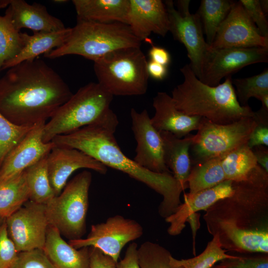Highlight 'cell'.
Listing matches in <instances>:
<instances>
[{"label": "cell", "mask_w": 268, "mask_h": 268, "mask_svg": "<svg viewBox=\"0 0 268 268\" xmlns=\"http://www.w3.org/2000/svg\"><path fill=\"white\" fill-rule=\"evenodd\" d=\"M259 100L262 102V107L266 110H268V92L264 94Z\"/></svg>", "instance_id": "46"}, {"label": "cell", "mask_w": 268, "mask_h": 268, "mask_svg": "<svg viewBox=\"0 0 268 268\" xmlns=\"http://www.w3.org/2000/svg\"><path fill=\"white\" fill-rule=\"evenodd\" d=\"M147 68L149 76L156 80H163L168 73V69L166 66L151 60L147 62Z\"/></svg>", "instance_id": "44"}, {"label": "cell", "mask_w": 268, "mask_h": 268, "mask_svg": "<svg viewBox=\"0 0 268 268\" xmlns=\"http://www.w3.org/2000/svg\"><path fill=\"white\" fill-rule=\"evenodd\" d=\"M46 122L34 125L25 136L7 154L0 167V183L24 171L47 155L56 145L43 140Z\"/></svg>", "instance_id": "16"}, {"label": "cell", "mask_w": 268, "mask_h": 268, "mask_svg": "<svg viewBox=\"0 0 268 268\" xmlns=\"http://www.w3.org/2000/svg\"><path fill=\"white\" fill-rule=\"evenodd\" d=\"M147 62L140 47L113 51L94 62L98 83L113 96L141 95L148 86Z\"/></svg>", "instance_id": "7"}, {"label": "cell", "mask_w": 268, "mask_h": 268, "mask_svg": "<svg viewBox=\"0 0 268 268\" xmlns=\"http://www.w3.org/2000/svg\"><path fill=\"white\" fill-rule=\"evenodd\" d=\"M256 122L257 125L247 143L251 149L258 145H268V123Z\"/></svg>", "instance_id": "41"}, {"label": "cell", "mask_w": 268, "mask_h": 268, "mask_svg": "<svg viewBox=\"0 0 268 268\" xmlns=\"http://www.w3.org/2000/svg\"><path fill=\"white\" fill-rule=\"evenodd\" d=\"M67 1V0H54V2H57V3H65V2H66Z\"/></svg>", "instance_id": "48"}, {"label": "cell", "mask_w": 268, "mask_h": 268, "mask_svg": "<svg viewBox=\"0 0 268 268\" xmlns=\"http://www.w3.org/2000/svg\"><path fill=\"white\" fill-rule=\"evenodd\" d=\"M48 171L51 185L56 196L67 184L76 170L86 168L105 174L107 167L84 152L75 148L55 145L47 156Z\"/></svg>", "instance_id": "17"}, {"label": "cell", "mask_w": 268, "mask_h": 268, "mask_svg": "<svg viewBox=\"0 0 268 268\" xmlns=\"http://www.w3.org/2000/svg\"><path fill=\"white\" fill-rule=\"evenodd\" d=\"M171 253L156 243L146 241L138 248L139 264L141 268H183L170 264Z\"/></svg>", "instance_id": "34"}, {"label": "cell", "mask_w": 268, "mask_h": 268, "mask_svg": "<svg viewBox=\"0 0 268 268\" xmlns=\"http://www.w3.org/2000/svg\"><path fill=\"white\" fill-rule=\"evenodd\" d=\"M127 24L141 42L151 33L164 37L169 31V21L161 0H130Z\"/></svg>", "instance_id": "18"}, {"label": "cell", "mask_w": 268, "mask_h": 268, "mask_svg": "<svg viewBox=\"0 0 268 268\" xmlns=\"http://www.w3.org/2000/svg\"><path fill=\"white\" fill-rule=\"evenodd\" d=\"M252 150L258 164L268 172V148L265 145H258L252 148Z\"/></svg>", "instance_id": "45"}, {"label": "cell", "mask_w": 268, "mask_h": 268, "mask_svg": "<svg viewBox=\"0 0 268 268\" xmlns=\"http://www.w3.org/2000/svg\"><path fill=\"white\" fill-rule=\"evenodd\" d=\"M34 126L16 125L0 112V167L9 152L25 136Z\"/></svg>", "instance_id": "35"}, {"label": "cell", "mask_w": 268, "mask_h": 268, "mask_svg": "<svg viewBox=\"0 0 268 268\" xmlns=\"http://www.w3.org/2000/svg\"><path fill=\"white\" fill-rule=\"evenodd\" d=\"M10 268H56L42 249H34L18 253Z\"/></svg>", "instance_id": "37"}, {"label": "cell", "mask_w": 268, "mask_h": 268, "mask_svg": "<svg viewBox=\"0 0 268 268\" xmlns=\"http://www.w3.org/2000/svg\"><path fill=\"white\" fill-rule=\"evenodd\" d=\"M256 125L254 116L227 124L214 123L202 118L189 149L191 166L211 158L224 156L247 144Z\"/></svg>", "instance_id": "9"}, {"label": "cell", "mask_w": 268, "mask_h": 268, "mask_svg": "<svg viewBox=\"0 0 268 268\" xmlns=\"http://www.w3.org/2000/svg\"><path fill=\"white\" fill-rule=\"evenodd\" d=\"M223 157L211 158L191 166L187 181L189 195L212 188L226 180L221 166Z\"/></svg>", "instance_id": "27"}, {"label": "cell", "mask_w": 268, "mask_h": 268, "mask_svg": "<svg viewBox=\"0 0 268 268\" xmlns=\"http://www.w3.org/2000/svg\"><path fill=\"white\" fill-rule=\"evenodd\" d=\"M150 60L167 67L171 62V56L168 51L164 48L152 45L148 52Z\"/></svg>", "instance_id": "43"}, {"label": "cell", "mask_w": 268, "mask_h": 268, "mask_svg": "<svg viewBox=\"0 0 268 268\" xmlns=\"http://www.w3.org/2000/svg\"><path fill=\"white\" fill-rule=\"evenodd\" d=\"M250 17L261 34L268 38V21L263 12L259 0H240Z\"/></svg>", "instance_id": "39"}, {"label": "cell", "mask_w": 268, "mask_h": 268, "mask_svg": "<svg viewBox=\"0 0 268 268\" xmlns=\"http://www.w3.org/2000/svg\"><path fill=\"white\" fill-rule=\"evenodd\" d=\"M142 234V227L136 221L116 215L105 222L92 225L86 238L69 240L68 243L77 249L96 248L117 263L124 247Z\"/></svg>", "instance_id": "12"}, {"label": "cell", "mask_w": 268, "mask_h": 268, "mask_svg": "<svg viewBox=\"0 0 268 268\" xmlns=\"http://www.w3.org/2000/svg\"><path fill=\"white\" fill-rule=\"evenodd\" d=\"M25 170L0 183V216L6 218L29 200Z\"/></svg>", "instance_id": "26"}, {"label": "cell", "mask_w": 268, "mask_h": 268, "mask_svg": "<svg viewBox=\"0 0 268 268\" xmlns=\"http://www.w3.org/2000/svg\"><path fill=\"white\" fill-rule=\"evenodd\" d=\"M43 250L56 268H90L89 247L74 248L62 238L56 227L50 224Z\"/></svg>", "instance_id": "22"}, {"label": "cell", "mask_w": 268, "mask_h": 268, "mask_svg": "<svg viewBox=\"0 0 268 268\" xmlns=\"http://www.w3.org/2000/svg\"><path fill=\"white\" fill-rule=\"evenodd\" d=\"M6 70L0 77V112L16 125L46 122L73 94L42 60L25 61Z\"/></svg>", "instance_id": "2"}, {"label": "cell", "mask_w": 268, "mask_h": 268, "mask_svg": "<svg viewBox=\"0 0 268 268\" xmlns=\"http://www.w3.org/2000/svg\"><path fill=\"white\" fill-rule=\"evenodd\" d=\"M22 33L13 26L7 8L0 15V74L4 63L16 56L24 46Z\"/></svg>", "instance_id": "31"}, {"label": "cell", "mask_w": 268, "mask_h": 268, "mask_svg": "<svg viewBox=\"0 0 268 268\" xmlns=\"http://www.w3.org/2000/svg\"><path fill=\"white\" fill-rule=\"evenodd\" d=\"M233 181L226 180L215 186L193 195H184V202L176 211L165 218L170 223L168 232L171 235L180 234L188 219L200 210H205L217 201L231 196L233 192Z\"/></svg>", "instance_id": "19"}, {"label": "cell", "mask_w": 268, "mask_h": 268, "mask_svg": "<svg viewBox=\"0 0 268 268\" xmlns=\"http://www.w3.org/2000/svg\"><path fill=\"white\" fill-rule=\"evenodd\" d=\"M141 41L130 27L120 22L102 23L77 19L75 26L62 46L44 54L49 59L77 55L95 62L117 50L140 47Z\"/></svg>", "instance_id": "6"}, {"label": "cell", "mask_w": 268, "mask_h": 268, "mask_svg": "<svg viewBox=\"0 0 268 268\" xmlns=\"http://www.w3.org/2000/svg\"><path fill=\"white\" fill-rule=\"evenodd\" d=\"M235 1L231 0H202L197 11L205 35L206 42L210 46L223 21Z\"/></svg>", "instance_id": "29"}, {"label": "cell", "mask_w": 268, "mask_h": 268, "mask_svg": "<svg viewBox=\"0 0 268 268\" xmlns=\"http://www.w3.org/2000/svg\"><path fill=\"white\" fill-rule=\"evenodd\" d=\"M163 143L164 162L183 190L188 188L191 169L189 154L193 134L179 138L171 133L159 131Z\"/></svg>", "instance_id": "23"}, {"label": "cell", "mask_w": 268, "mask_h": 268, "mask_svg": "<svg viewBox=\"0 0 268 268\" xmlns=\"http://www.w3.org/2000/svg\"><path fill=\"white\" fill-rule=\"evenodd\" d=\"M132 131L136 141L134 160L140 166L157 173L171 171L163 159V143L160 132L152 125L147 111L131 110Z\"/></svg>", "instance_id": "15"}, {"label": "cell", "mask_w": 268, "mask_h": 268, "mask_svg": "<svg viewBox=\"0 0 268 268\" xmlns=\"http://www.w3.org/2000/svg\"><path fill=\"white\" fill-rule=\"evenodd\" d=\"M210 46L213 49L268 48V38L261 34L240 1H235Z\"/></svg>", "instance_id": "14"}, {"label": "cell", "mask_w": 268, "mask_h": 268, "mask_svg": "<svg viewBox=\"0 0 268 268\" xmlns=\"http://www.w3.org/2000/svg\"><path fill=\"white\" fill-rule=\"evenodd\" d=\"M261 7L266 15H267L268 12V1L267 0H260Z\"/></svg>", "instance_id": "47"}, {"label": "cell", "mask_w": 268, "mask_h": 268, "mask_svg": "<svg viewBox=\"0 0 268 268\" xmlns=\"http://www.w3.org/2000/svg\"><path fill=\"white\" fill-rule=\"evenodd\" d=\"M232 83L235 86L239 103L242 106L248 105L251 97L259 100L264 94L268 92V69L251 77L232 79Z\"/></svg>", "instance_id": "33"}, {"label": "cell", "mask_w": 268, "mask_h": 268, "mask_svg": "<svg viewBox=\"0 0 268 268\" xmlns=\"http://www.w3.org/2000/svg\"><path fill=\"white\" fill-rule=\"evenodd\" d=\"M249 254L223 259L210 268H268V254Z\"/></svg>", "instance_id": "36"}, {"label": "cell", "mask_w": 268, "mask_h": 268, "mask_svg": "<svg viewBox=\"0 0 268 268\" xmlns=\"http://www.w3.org/2000/svg\"><path fill=\"white\" fill-rule=\"evenodd\" d=\"M71 28L54 32H39L29 35L22 33L24 46L14 58L4 63L2 70L7 69L22 62L33 60L42 54H46L63 46L68 39Z\"/></svg>", "instance_id": "25"}, {"label": "cell", "mask_w": 268, "mask_h": 268, "mask_svg": "<svg viewBox=\"0 0 268 268\" xmlns=\"http://www.w3.org/2000/svg\"><path fill=\"white\" fill-rule=\"evenodd\" d=\"M77 19L127 24L130 0H73Z\"/></svg>", "instance_id": "24"}, {"label": "cell", "mask_w": 268, "mask_h": 268, "mask_svg": "<svg viewBox=\"0 0 268 268\" xmlns=\"http://www.w3.org/2000/svg\"><path fill=\"white\" fill-rule=\"evenodd\" d=\"M2 3L3 8L7 6L11 22L18 31L26 28L34 33L50 32L66 28L60 19L51 15L40 3L29 4L23 0H2Z\"/></svg>", "instance_id": "21"}, {"label": "cell", "mask_w": 268, "mask_h": 268, "mask_svg": "<svg viewBox=\"0 0 268 268\" xmlns=\"http://www.w3.org/2000/svg\"><path fill=\"white\" fill-rule=\"evenodd\" d=\"M116 268H141L138 261V246L133 242L128 247L124 258L117 262Z\"/></svg>", "instance_id": "42"}, {"label": "cell", "mask_w": 268, "mask_h": 268, "mask_svg": "<svg viewBox=\"0 0 268 268\" xmlns=\"http://www.w3.org/2000/svg\"><path fill=\"white\" fill-rule=\"evenodd\" d=\"M164 2L168 15L169 31L175 40L185 47L190 61L189 65L199 78L203 57L209 47L203 36L200 16L197 12L190 13L189 0L177 1V9L173 0Z\"/></svg>", "instance_id": "10"}, {"label": "cell", "mask_w": 268, "mask_h": 268, "mask_svg": "<svg viewBox=\"0 0 268 268\" xmlns=\"http://www.w3.org/2000/svg\"><path fill=\"white\" fill-rule=\"evenodd\" d=\"M115 131L98 125L83 127L72 133L56 136L57 146L71 147L89 155L105 166L121 171L162 196L159 214L166 218L182 203L183 189L172 173H157L140 166L122 151L114 136Z\"/></svg>", "instance_id": "3"}, {"label": "cell", "mask_w": 268, "mask_h": 268, "mask_svg": "<svg viewBox=\"0 0 268 268\" xmlns=\"http://www.w3.org/2000/svg\"><path fill=\"white\" fill-rule=\"evenodd\" d=\"M257 164L256 158L247 143L229 152L221 160L226 180L233 182L244 180Z\"/></svg>", "instance_id": "30"}, {"label": "cell", "mask_w": 268, "mask_h": 268, "mask_svg": "<svg viewBox=\"0 0 268 268\" xmlns=\"http://www.w3.org/2000/svg\"><path fill=\"white\" fill-rule=\"evenodd\" d=\"M5 218L0 216V225H1L5 221Z\"/></svg>", "instance_id": "49"}, {"label": "cell", "mask_w": 268, "mask_h": 268, "mask_svg": "<svg viewBox=\"0 0 268 268\" xmlns=\"http://www.w3.org/2000/svg\"><path fill=\"white\" fill-rule=\"evenodd\" d=\"M48 155L25 170L29 200L44 204L48 203L56 196L49 180Z\"/></svg>", "instance_id": "28"}, {"label": "cell", "mask_w": 268, "mask_h": 268, "mask_svg": "<svg viewBox=\"0 0 268 268\" xmlns=\"http://www.w3.org/2000/svg\"><path fill=\"white\" fill-rule=\"evenodd\" d=\"M155 113L150 118L152 126L158 131L171 133L182 138L199 129L202 117L189 116L176 108L171 96L159 92L153 99Z\"/></svg>", "instance_id": "20"}, {"label": "cell", "mask_w": 268, "mask_h": 268, "mask_svg": "<svg viewBox=\"0 0 268 268\" xmlns=\"http://www.w3.org/2000/svg\"><path fill=\"white\" fill-rule=\"evenodd\" d=\"M91 173L84 170L65 186L62 192L45 204L49 223L61 235L75 240L86 231Z\"/></svg>", "instance_id": "8"}, {"label": "cell", "mask_w": 268, "mask_h": 268, "mask_svg": "<svg viewBox=\"0 0 268 268\" xmlns=\"http://www.w3.org/2000/svg\"><path fill=\"white\" fill-rule=\"evenodd\" d=\"M90 268H116L117 262L99 249L89 247Z\"/></svg>", "instance_id": "40"}, {"label": "cell", "mask_w": 268, "mask_h": 268, "mask_svg": "<svg viewBox=\"0 0 268 268\" xmlns=\"http://www.w3.org/2000/svg\"><path fill=\"white\" fill-rule=\"evenodd\" d=\"M268 62V48L264 47L213 49L210 46L202 62L199 79L215 86L224 77L231 76L247 66Z\"/></svg>", "instance_id": "11"}, {"label": "cell", "mask_w": 268, "mask_h": 268, "mask_svg": "<svg viewBox=\"0 0 268 268\" xmlns=\"http://www.w3.org/2000/svg\"><path fill=\"white\" fill-rule=\"evenodd\" d=\"M209 241L204 251L197 256L188 259L177 260L172 257L170 258V264L175 267L183 268H210L216 263L227 258H233L234 255L226 253L227 251L221 247L219 238L216 235Z\"/></svg>", "instance_id": "32"}, {"label": "cell", "mask_w": 268, "mask_h": 268, "mask_svg": "<svg viewBox=\"0 0 268 268\" xmlns=\"http://www.w3.org/2000/svg\"><path fill=\"white\" fill-rule=\"evenodd\" d=\"M233 187L231 196L204 210L208 232L227 251L268 254V172L258 164Z\"/></svg>", "instance_id": "1"}, {"label": "cell", "mask_w": 268, "mask_h": 268, "mask_svg": "<svg viewBox=\"0 0 268 268\" xmlns=\"http://www.w3.org/2000/svg\"><path fill=\"white\" fill-rule=\"evenodd\" d=\"M113 97L98 82H90L80 87L46 122L43 140L50 142L58 135L93 125L115 132L119 121L110 108Z\"/></svg>", "instance_id": "5"}, {"label": "cell", "mask_w": 268, "mask_h": 268, "mask_svg": "<svg viewBox=\"0 0 268 268\" xmlns=\"http://www.w3.org/2000/svg\"><path fill=\"white\" fill-rule=\"evenodd\" d=\"M9 237L19 252L44 248L49 225L45 204L27 201L5 218Z\"/></svg>", "instance_id": "13"}, {"label": "cell", "mask_w": 268, "mask_h": 268, "mask_svg": "<svg viewBox=\"0 0 268 268\" xmlns=\"http://www.w3.org/2000/svg\"><path fill=\"white\" fill-rule=\"evenodd\" d=\"M18 253L14 244L9 237L4 221L0 225V268H10L16 260Z\"/></svg>", "instance_id": "38"}, {"label": "cell", "mask_w": 268, "mask_h": 268, "mask_svg": "<svg viewBox=\"0 0 268 268\" xmlns=\"http://www.w3.org/2000/svg\"><path fill=\"white\" fill-rule=\"evenodd\" d=\"M184 80L172 91L177 109L189 116H200L214 123L227 124L248 117L254 112L238 102L231 76L215 86L208 85L196 76L189 64L180 69Z\"/></svg>", "instance_id": "4"}]
</instances>
